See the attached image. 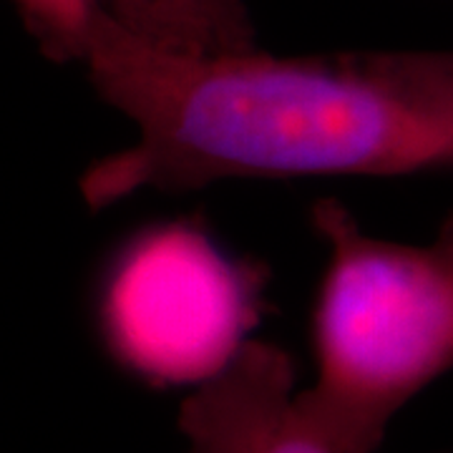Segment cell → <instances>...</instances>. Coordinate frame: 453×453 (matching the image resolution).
<instances>
[{
    "mask_svg": "<svg viewBox=\"0 0 453 453\" xmlns=\"http://www.w3.org/2000/svg\"><path fill=\"white\" fill-rule=\"evenodd\" d=\"M73 61L139 129L83 172L91 210L222 179L453 169V50L196 56L146 43L98 5Z\"/></svg>",
    "mask_w": 453,
    "mask_h": 453,
    "instance_id": "cell-1",
    "label": "cell"
},
{
    "mask_svg": "<svg viewBox=\"0 0 453 453\" xmlns=\"http://www.w3.org/2000/svg\"><path fill=\"white\" fill-rule=\"evenodd\" d=\"M327 273L312 312L318 380L300 405L348 453H375L395 413L453 368V259L434 240L365 234L338 199L312 204Z\"/></svg>",
    "mask_w": 453,
    "mask_h": 453,
    "instance_id": "cell-2",
    "label": "cell"
},
{
    "mask_svg": "<svg viewBox=\"0 0 453 453\" xmlns=\"http://www.w3.org/2000/svg\"><path fill=\"white\" fill-rule=\"evenodd\" d=\"M255 282L192 225L131 242L109 275L101 327L111 356L157 386L204 383L244 345Z\"/></svg>",
    "mask_w": 453,
    "mask_h": 453,
    "instance_id": "cell-3",
    "label": "cell"
},
{
    "mask_svg": "<svg viewBox=\"0 0 453 453\" xmlns=\"http://www.w3.org/2000/svg\"><path fill=\"white\" fill-rule=\"evenodd\" d=\"M187 453H348L300 405L290 356L244 340L237 356L179 405Z\"/></svg>",
    "mask_w": 453,
    "mask_h": 453,
    "instance_id": "cell-4",
    "label": "cell"
},
{
    "mask_svg": "<svg viewBox=\"0 0 453 453\" xmlns=\"http://www.w3.org/2000/svg\"><path fill=\"white\" fill-rule=\"evenodd\" d=\"M104 11L142 41L166 50L217 56L257 49L244 0H104Z\"/></svg>",
    "mask_w": 453,
    "mask_h": 453,
    "instance_id": "cell-5",
    "label": "cell"
},
{
    "mask_svg": "<svg viewBox=\"0 0 453 453\" xmlns=\"http://www.w3.org/2000/svg\"><path fill=\"white\" fill-rule=\"evenodd\" d=\"M16 5L49 58L73 61V46L83 23L104 0H16Z\"/></svg>",
    "mask_w": 453,
    "mask_h": 453,
    "instance_id": "cell-6",
    "label": "cell"
},
{
    "mask_svg": "<svg viewBox=\"0 0 453 453\" xmlns=\"http://www.w3.org/2000/svg\"><path fill=\"white\" fill-rule=\"evenodd\" d=\"M436 242L441 244V250L453 259V214L441 225V229H438Z\"/></svg>",
    "mask_w": 453,
    "mask_h": 453,
    "instance_id": "cell-7",
    "label": "cell"
}]
</instances>
